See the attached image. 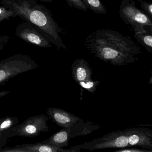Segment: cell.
<instances>
[{
  "label": "cell",
  "mask_w": 152,
  "mask_h": 152,
  "mask_svg": "<svg viewBox=\"0 0 152 152\" xmlns=\"http://www.w3.org/2000/svg\"><path fill=\"white\" fill-rule=\"evenodd\" d=\"M84 44L95 57L115 66L135 63L142 53L131 37L110 29L94 31L85 38Z\"/></svg>",
  "instance_id": "cell-1"
},
{
  "label": "cell",
  "mask_w": 152,
  "mask_h": 152,
  "mask_svg": "<svg viewBox=\"0 0 152 152\" xmlns=\"http://www.w3.org/2000/svg\"><path fill=\"white\" fill-rule=\"evenodd\" d=\"M10 5H12L16 15L24 18L47 34L58 49H66V46L60 35V34L63 33L64 30L53 19L49 10L45 7H41L39 5L33 6L26 1H24L20 5L17 3Z\"/></svg>",
  "instance_id": "cell-2"
},
{
  "label": "cell",
  "mask_w": 152,
  "mask_h": 152,
  "mask_svg": "<svg viewBox=\"0 0 152 152\" xmlns=\"http://www.w3.org/2000/svg\"><path fill=\"white\" fill-rule=\"evenodd\" d=\"M38 67L37 63L27 56L15 55L0 61V86L17 75Z\"/></svg>",
  "instance_id": "cell-3"
},
{
  "label": "cell",
  "mask_w": 152,
  "mask_h": 152,
  "mask_svg": "<svg viewBox=\"0 0 152 152\" xmlns=\"http://www.w3.org/2000/svg\"><path fill=\"white\" fill-rule=\"evenodd\" d=\"M136 4L133 0H122L119 10L122 20L127 25L131 26L134 33L152 27V18L138 8Z\"/></svg>",
  "instance_id": "cell-4"
},
{
  "label": "cell",
  "mask_w": 152,
  "mask_h": 152,
  "mask_svg": "<svg viewBox=\"0 0 152 152\" xmlns=\"http://www.w3.org/2000/svg\"><path fill=\"white\" fill-rule=\"evenodd\" d=\"M128 136L125 129L112 132L101 137L71 148L93 151L104 148H124L128 147Z\"/></svg>",
  "instance_id": "cell-5"
},
{
  "label": "cell",
  "mask_w": 152,
  "mask_h": 152,
  "mask_svg": "<svg viewBox=\"0 0 152 152\" xmlns=\"http://www.w3.org/2000/svg\"><path fill=\"white\" fill-rule=\"evenodd\" d=\"M49 118L46 115L41 114L29 117L23 122L17 124L10 129L9 138L15 137H37L41 132H48L49 129L48 121Z\"/></svg>",
  "instance_id": "cell-6"
},
{
  "label": "cell",
  "mask_w": 152,
  "mask_h": 152,
  "mask_svg": "<svg viewBox=\"0 0 152 152\" xmlns=\"http://www.w3.org/2000/svg\"><path fill=\"white\" fill-rule=\"evenodd\" d=\"M128 147L140 146L143 149L152 150V131L145 127L126 129Z\"/></svg>",
  "instance_id": "cell-7"
},
{
  "label": "cell",
  "mask_w": 152,
  "mask_h": 152,
  "mask_svg": "<svg viewBox=\"0 0 152 152\" xmlns=\"http://www.w3.org/2000/svg\"><path fill=\"white\" fill-rule=\"evenodd\" d=\"M80 148L66 149L42 143L17 145L13 147L0 148V152H80Z\"/></svg>",
  "instance_id": "cell-8"
},
{
  "label": "cell",
  "mask_w": 152,
  "mask_h": 152,
  "mask_svg": "<svg viewBox=\"0 0 152 152\" xmlns=\"http://www.w3.org/2000/svg\"><path fill=\"white\" fill-rule=\"evenodd\" d=\"M47 113L54 123L63 129L71 128L81 120L78 116L57 107L48 108Z\"/></svg>",
  "instance_id": "cell-9"
},
{
  "label": "cell",
  "mask_w": 152,
  "mask_h": 152,
  "mask_svg": "<svg viewBox=\"0 0 152 152\" xmlns=\"http://www.w3.org/2000/svg\"><path fill=\"white\" fill-rule=\"evenodd\" d=\"M72 75L77 83L92 79V70L88 63L83 58L76 59L72 66Z\"/></svg>",
  "instance_id": "cell-10"
},
{
  "label": "cell",
  "mask_w": 152,
  "mask_h": 152,
  "mask_svg": "<svg viewBox=\"0 0 152 152\" xmlns=\"http://www.w3.org/2000/svg\"><path fill=\"white\" fill-rule=\"evenodd\" d=\"M20 38L31 44L43 48H51L50 42L34 29H25L20 32Z\"/></svg>",
  "instance_id": "cell-11"
},
{
  "label": "cell",
  "mask_w": 152,
  "mask_h": 152,
  "mask_svg": "<svg viewBox=\"0 0 152 152\" xmlns=\"http://www.w3.org/2000/svg\"><path fill=\"white\" fill-rule=\"evenodd\" d=\"M71 128L63 129L54 133L48 139L43 140L42 142L60 148L68 146L69 140L71 139Z\"/></svg>",
  "instance_id": "cell-12"
},
{
  "label": "cell",
  "mask_w": 152,
  "mask_h": 152,
  "mask_svg": "<svg viewBox=\"0 0 152 152\" xmlns=\"http://www.w3.org/2000/svg\"><path fill=\"white\" fill-rule=\"evenodd\" d=\"M134 36L148 53L152 54V27H148L143 31L135 33Z\"/></svg>",
  "instance_id": "cell-13"
},
{
  "label": "cell",
  "mask_w": 152,
  "mask_h": 152,
  "mask_svg": "<svg viewBox=\"0 0 152 152\" xmlns=\"http://www.w3.org/2000/svg\"><path fill=\"white\" fill-rule=\"evenodd\" d=\"M88 9L94 13L99 15H105L107 10L101 0H82Z\"/></svg>",
  "instance_id": "cell-14"
},
{
  "label": "cell",
  "mask_w": 152,
  "mask_h": 152,
  "mask_svg": "<svg viewBox=\"0 0 152 152\" xmlns=\"http://www.w3.org/2000/svg\"><path fill=\"white\" fill-rule=\"evenodd\" d=\"M18 117L15 116H7L4 117L0 124V132L7 131L19 123Z\"/></svg>",
  "instance_id": "cell-15"
},
{
  "label": "cell",
  "mask_w": 152,
  "mask_h": 152,
  "mask_svg": "<svg viewBox=\"0 0 152 152\" xmlns=\"http://www.w3.org/2000/svg\"><path fill=\"white\" fill-rule=\"evenodd\" d=\"M99 81L94 80L93 79L86 82H82L78 83L81 88L87 90L91 93H93L95 92L98 86L100 84Z\"/></svg>",
  "instance_id": "cell-16"
},
{
  "label": "cell",
  "mask_w": 152,
  "mask_h": 152,
  "mask_svg": "<svg viewBox=\"0 0 152 152\" xmlns=\"http://www.w3.org/2000/svg\"><path fill=\"white\" fill-rule=\"evenodd\" d=\"M100 126L93 123L89 121H87L86 123L83 124L82 129L79 134V136H86L92 133L94 130L98 129Z\"/></svg>",
  "instance_id": "cell-17"
},
{
  "label": "cell",
  "mask_w": 152,
  "mask_h": 152,
  "mask_svg": "<svg viewBox=\"0 0 152 152\" xmlns=\"http://www.w3.org/2000/svg\"><path fill=\"white\" fill-rule=\"evenodd\" d=\"M142 10L149 17L152 18V3L150 0H137Z\"/></svg>",
  "instance_id": "cell-18"
},
{
  "label": "cell",
  "mask_w": 152,
  "mask_h": 152,
  "mask_svg": "<svg viewBox=\"0 0 152 152\" xmlns=\"http://www.w3.org/2000/svg\"><path fill=\"white\" fill-rule=\"evenodd\" d=\"M70 7L75 8L83 11H87L88 9L82 0H65Z\"/></svg>",
  "instance_id": "cell-19"
},
{
  "label": "cell",
  "mask_w": 152,
  "mask_h": 152,
  "mask_svg": "<svg viewBox=\"0 0 152 152\" xmlns=\"http://www.w3.org/2000/svg\"><path fill=\"white\" fill-rule=\"evenodd\" d=\"M14 13L12 10H8L5 8L0 7V22L10 17Z\"/></svg>",
  "instance_id": "cell-20"
},
{
  "label": "cell",
  "mask_w": 152,
  "mask_h": 152,
  "mask_svg": "<svg viewBox=\"0 0 152 152\" xmlns=\"http://www.w3.org/2000/svg\"><path fill=\"white\" fill-rule=\"evenodd\" d=\"M115 152H152V150L143 149V148H124L121 149L115 150Z\"/></svg>",
  "instance_id": "cell-21"
},
{
  "label": "cell",
  "mask_w": 152,
  "mask_h": 152,
  "mask_svg": "<svg viewBox=\"0 0 152 152\" xmlns=\"http://www.w3.org/2000/svg\"><path fill=\"white\" fill-rule=\"evenodd\" d=\"M10 130L7 131L0 132V148L5 145L8 140V134L10 132Z\"/></svg>",
  "instance_id": "cell-22"
},
{
  "label": "cell",
  "mask_w": 152,
  "mask_h": 152,
  "mask_svg": "<svg viewBox=\"0 0 152 152\" xmlns=\"http://www.w3.org/2000/svg\"><path fill=\"white\" fill-rule=\"evenodd\" d=\"M11 91H0V98L4 96H6V95H8L11 92Z\"/></svg>",
  "instance_id": "cell-23"
},
{
  "label": "cell",
  "mask_w": 152,
  "mask_h": 152,
  "mask_svg": "<svg viewBox=\"0 0 152 152\" xmlns=\"http://www.w3.org/2000/svg\"><path fill=\"white\" fill-rule=\"evenodd\" d=\"M41 1H44V2H52L53 0H40Z\"/></svg>",
  "instance_id": "cell-24"
},
{
  "label": "cell",
  "mask_w": 152,
  "mask_h": 152,
  "mask_svg": "<svg viewBox=\"0 0 152 152\" xmlns=\"http://www.w3.org/2000/svg\"><path fill=\"white\" fill-rule=\"evenodd\" d=\"M148 83H149L150 84H152V77H151V78H150V80H149V81H148Z\"/></svg>",
  "instance_id": "cell-25"
},
{
  "label": "cell",
  "mask_w": 152,
  "mask_h": 152,
  "mask_svg": "<svg viewBox=\"0 0 152 152\" xmlns=\"http://www.w3.org/2000/svg\"><path fill=\"white\" fill-rule=\"evenodd\" d=\"M4 117H2V118H0V124L1 123V122L3 121L4 119Z\"/></svg>",
  "instance_id": "cell-26"
},
{
  "label": "cell",
  "mask_w": 152,
  "mask_h": 152,
  "mask_svg": "<svg viewBox=\"0 0 152 152\" xmlns=\"http://www.w3.org/2000/svg\"><path fill=\"white\" fill-rule=\"evenodd\" d=\"M3 46H4L3 45H0V50H1L3 48Z\"/></svg>",
  "instance_id": "cell-27"
}]
</instances>
